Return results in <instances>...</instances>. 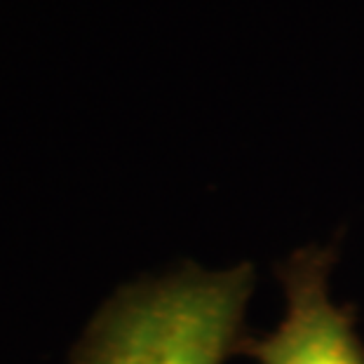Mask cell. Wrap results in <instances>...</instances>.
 Returning a JSON list of instances; mask_svg holds the SVG:
<instances>
[{"instance_id": "obj_1", "label": "cell", "mask_w": 364, "mask_h": 364, "mask_svg": "<svg viewBox=\"0 0 364 364\" xmlns=\"http://www.w3.org/2000/svg\"><path fill=\"white\" fill-rule=\"evenodd\" d=\"M247 296L242 273H186L108 306L78 364H221Z\"/></svg>"}, {"instance_id": "obj_2", "label": "cell", "mask_w": 364, "mask_h": 364, "mask_svg": "<svg viewBox=\"0 0 364 364\" xmlns=\"http://www.w3.org/2000/svg\"><path fill=\"white\" fill-rule=\"evenodd\" d=\"M261 364H364V350L343 311L331 304L322 275L299 270L275 334L254 348Z\"/></svg>"}]
</instances>
